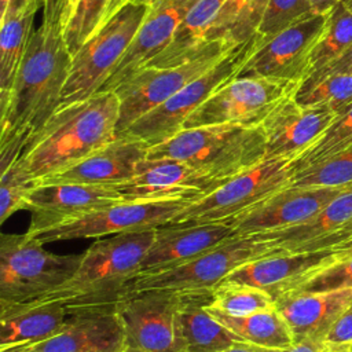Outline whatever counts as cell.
<instances>
[{
  "label": "cell",
  "mask_w": 352,
  "mask_h": 352,
  "mask_svg": "<svg viewBox=\"0 0 352 352\" xmlns=\"http://www.w3.org/2000/svg\"><path fill=\"white\" fill-rule=\"evenodd\" d=\"M270 0H248L227 33V40L242 44L256 36Z\"/></svg>",
  "instance_id": "cell-40"
},
{
  "label": "cell",
  "mask_w": 352,
  "mask_h": 352,
  "mask_svg": "<svg viewBox=\"0 0 352 352\" xmlns=\"http://www.w3.org/2000/svg\"><path fill=\"white\" fill-rule=\"evenodd\" d=\"M351 73H352V72H351Z\"/></svg>",
  "instance_id": "cell-57"
},
{
  "label": "cell",
  "mask_w": 352,
  "mask_h": 352,
  "mask_svg": "<svg viewBox=\"0 0 352 352\" xmlns=\"http://www.w3.org/2000/svg\"><path fill=\"white\" fill-rule=\"evenodd\" d=\"M208 308L231 316H243L276 308V301L261 287L226 279L212 290Z\"/></svg>",
  "instance_id": "cell-31"
},
{
  "label": "cell",
  "mask_w": 352,
  "mask_h": 352,
  "mask_svg": "<svg viewBox=\"0 0 352 352\" xmlns=\"http://www.w3.org/2000/svg\"><path fill=\"white\" fill-rule=\"evenodd\" d=\"M352 146V103L337 113L327 129L293 161L294 172Z\"/></svg>",
  "instance_id": "cell-36"
},
{
  "label": "cell",
  "mask_w": 352,
  "mask_h": 352,
  "mask_svg": "<svg viewBox=\"0 0 352 352\" xmlns=\"http://www.w3.org/2000/svg\"><path fill=\"white\" fill-rule=\"evenodd\" d=\"M29 232L0 236V305L43 296L66 282L81 254H55Z\"/></svg>",
  "instance_id": "cell-5"
},
{
  "label": "cell",
  "mask_w": 352,
  "mask_h": 352,
  "mask_svg": "<svg viewBox=\"0 0 352 352\" xmlns=\"http://www.w3.org/2000/svg\"><path fill=\"white\" fill-rule=\"evenodd\" d=\"M257 44V36H254L230 50L206 73L187 84L155 109L138 118L120 136L136 139L147 147L161 144L173 138L183 129L186 120L214 91L241 73Z\"/></svg>",
  "instance_id": "cell-7"
},
{
  "label": "cell",
  "mask_w": 352,
  "mask_h": 352,
  "mask_svg": "<svg viewBox=\"0 0 352 352\" xmlns=\"http://www.w3.org/2000/svg\"><path fill=\"white\" fill-rule=\"evenodd\" d=\"M147 158H172L228 180L265 160L260 125L217 124L182 129L169 140L148 147Z\"/></svg>",
  "instance_id": "cell-4"
},
{
  "label": "cell",
  "mask_w": 352,
  "mask_h": 352,
  "mask_svg": "<svg viewBox=\"0 0 352 352\" xmlns=\"http://www.w3.org/2000/svg\"><path fill=\"white\" fill-rule=\"evenodd\" d=\"M326 21L327 14H314L257 44L238 76L270 77L301 84L308 76L309 58Z\"/></svg>",
  "instance_id": "cell-14"
},
{
  "label": "cell",
  "mask_w": 352,
  "mask_h": 352,
  "mask_svg": "<svg viewBox=\"0 0 352 352\" xmlns=\"http://www.w3.org/2000/svg\"><path fill=\"white\" fill-rule=\"evenodd\" d=\"M323 352H352V348H346V346H330V345L324 344Z\"/></svg>",
  "instance_id": "cell-52"
},
{
  "label": "cell",
  "mask_w": 352,
  "mask_h": 352,
  "mask_svg": "<svg viewBox=\"0 0 352 352\" xmlns=\"http://www.w3.org/2000/svg\"><path fill=\"white\" fill-rule=\"evenodd\" d=\"M148 147L132 138L120 136L89 155L37 183H80L116 186L131 179L147 158ZM36 183V184H37Z\"/></svg>",
  "instance_id": "cell-22"
},
{
  "label": "cell",
  "mask_w": 352,
  "mask_h": 352,
  "mask_svg": "<svg viewBox=\"0 0 352 352\" xmlns=\"http://www.w3.org/2000/svg\"><path fill=\"white\" fill-rule=\"evenodd\" d=\"M78 309L62 304L0 305V351L37 344L60 330Z\"/></svg>",
  "instance_id": "cell-27"
},
{
  "label": "cell",
  "mask_w": 352,
  "mask_h": 352,
  "mask_svg": "<svg viewBox=\"0 0 352 352\" xmlns=\"http://www.w3.org/2000/svg\"><path fill=\"white\" fill-rule=\"evenodd\" d=\"M210 298L212 292L179 293L175 319L176 352H219L245 342L208 311Z\"/></svg>",
  "instance_id": "cell-26"
},
{
  "label": "cell",
  "mask_w": 352,
  "mask_h": 352,
  "mask_svg": "<svg viewBox=\"0 0 352 352\" xmlns=\"http://www.w3.org/2000/svg\"><path fill=\"white\" fill-rule=\"evenodd\" d=\"M235 235L234 227L228 223H168L160 226L135 276L155 274L184 264Z\"/></svg>",
  "instance_id": "cell-20"
},
{
  "label": "cell",
  "mask_w": 352,
  "mask_h": 352,
  "mask_svg": "<svg viewBox=\"0 0 352 352\" xmlns=\"http://www.w3.org/2000/svg\"><path fill=\"white\" fill-rule=\"evenodd\" d=\"M187 201H121L110 206L96 209L80 219L30 235L41 243H47L157 228L172 221L187 206Z\"/></svg>",
  "instance_id": "cell-12"
},
{
  "label": "cell",
  "mask_w": 352,
  "mask_h": 352,
  "mask_svg": "<svg viewBox=\"0 0 352 352\" xmlns=\"http://www.w3.org/2000/svg\"><path fill=\"white\" fill-rule=\"evenodd\" d=\"M293 175L292 160H264L256 166L228 179L210 194L188 202L169 223H227L287 187Z\"/></svg>",
  "instance_id": "cell-9"
},
{
  "label": "cell",
  "mask_w": 352,
  "mask_h": 352,
  "mask_svg": "<svg viewBox=\"0 0 352 352\" xmlns=\"http://www.w3.org/2000/svg\"><path fill=\"white\" fill-rule=\"evenodd\" d=\"M311 15L314 12L308 0H270L256 33L258 44Z\"/></svg>",
  "instance_id": "cell-37"
},
{
  "label": "cell",
  "mask_w": 352,
  "mask_h": 352,
  "mask_svg": "<svg viewBox=\"0 0 352 352\" xmlns=\"http://www.w3.org/2000/svg\"><path fill=\"white\" fill-rule=\"evenodd\" d=\"M121 201L114 186L37 183L23 199V209L32 213L26 232L36 234Z\"/></svg>",
  "instance_id": "cell-16"
},
{
  "label": "cell",
  "mask_w": 352,
  "mask_h": 352,
  "mask_svg": "<svg viewBox=\"0 0 352 352\" xmlns=\"http://www.w3.org/2000/svg\"><path fill=\"white\" fill-rule=\"evenodd\" d=\"M285 252L256 236H239L214 246L201 256L166 271L135 276L125 287V294L146 290L173 293L212 292L235 270L253 260Z\"/></svg>",
  "instance_id": "cell-6"
},
{
  "label": "cell",
  "mask_w": 352,
  "mask_h": 352,
  "mask_svg": "<svg viewBox=\"0 0 352 352\" xmlns=\"http://www.w3.org/2000/svg\"><path fill=\"white\" fill-rule=\"evenodd\" d=\"M65 0H45L44 3V14L48 16H60L63 10Z\"/></svg>",
  "instance_id": "cell-49"
},
{
  "label": "cell",
  "mask_w": 352,
  "mask_h": 352,
  "mask_svg": "<svg viewBox=\"0 0 352 352\" xmlns=\"http://www.w3.org/2000/svg\"><path fill=\"white\" fill-rule=\"evenodd\" d=\"M120 0H78L69 19L62 25L66 47L73 56L116 12Z\"/></svg>",
  "instance_id": "cell-33"
},
{
  "label": "cell",
  "mask_w": 352,
  "mask_h": 352,
  "mask_svg": "<svg viewBox=\"0 0 352 352\" xmlns=\"http://www.w3.org/2000/svg\"><path fill=\"white\" fill-rule=\"evenodd\" d=\"M351 186L352 184L342 187L287 186L227 223L234 227L235 234L239 236L283 230L312 217Z\"/></svg>",
  "instance_id": "cell-17"
},
{
  "label": "cell",
  "mask_w": 352,
  "mask_h": 352,
  "mask_svg": "<svg viewBox=\"0 0 352 352\" xmlns=\"http://www.w3.org/2000/svg\"><path fill=\"white\" fill-rule=\"evenodd\" d=\"M238 45L224 38L208 52L186 63L170 67H143L125 78L114 89L120 102L116 138L138 118L206 73L230 50Z\"/></svg>",
  "instance_id": "cell-10"
},
{
  "label": "cell",
  "mask_w": 352,
  "mask_h": 352,
  "mask_svg": "<svg viewBox=\"0 0 352 352\" xmlns=\"http://www.w3.org/2000/svg\"><path fill=\"white\" fill-rule=\"evenodd\" d=\"M118 109L114 91L59 106L28 140L18 165L34 183L66 169L116 139Z\"/></svg>",
  "instance_id": "cell-2"
},
{
  "label": "cell",
  "mask_w": 352,
  "mask_h": 352,
  "mask_svg": "<svg viewBox=\"0 0 352 352\" xmlns=\"http://www.w3.org/2000/svg\"><path fill=\"white\" fill-rule=\"evenodd\" d=\"M78 0H65V4H63V10H62V14H60V22L62 25L69 19V16L72 15L76 4H77Z\"/></svg>",
  "instance_id": "cell-50"
},
{
  "label": "cell",
  "mask_w": 352,
  "mask_h": 352,
  "mask_svg": "<svg viewBox=\"0 0 352 352\" xmlns=\"http://www.w3.org/2000/svg\"><path fill=\"white\" fill-rule=\"evenodd\" d=\"M345 287H352V256L345 258H336L331 263L319 267L318 270L304 276L285 294L327 292Z\"/></svg>",
  "instance_id": "cell-38"
},
{
  "label": "cell",
  "mask_w": 352,
  "mask_h": 352,
  "mask_svg": "<svg viewBox=\"0 0 352 352\" xmlns=\"http://www.w3.org/2000/svg\"><path fill=\"white\" fill-rule=\"evenodd\" d=\"M155 0H120L118 1V7H117V11L124 6V4H126V3H136V4H147V6H150V4H153Z\"/></svg>",
  "instance_id": "cell-51"
},
{
  "label": "cell",
  "mask_w": 352,
  "mask_h": 352,
  "mask_svg": "<svg viewBox=\"0 0 352 352\" xmlns=\"http://www.w3.org/2000/svg\"><path fill=\"white\" fill-rule=\"evenodd\" d=\"M150 6L124 4L72 56L67 80L62 91V104H69L99 92L114 66L128 50Z\"/></svg>",
  "instance_id": "cell-8"
},
{
  "label": "cell",
  "mask_w": 352,
  "mask_h": 352,
  "mask_svg": "<svg viewBox=\"0 0 352 352\" xmlns=\"http://www.w3.org/2000/svg\"><path fill=\"white\" fill-rule=\"evenodd\" d=\"M352 72V44L346 48V51L338 56L334 62H331L330 65L324 66L323 69L309 74L304 81H309V80H316L329 74H336V73H351Z\"/></svg>",
  "instance_id": "cell-43"
},
{
  "label": "cell",
  "mask_w": 352,
  "mask_h": 352,
  "mask_svg": "<svg viewBox=\"0 0 352 352\" xmlns=\"http://www.w3.org/2000/svg\"><path fill=\"white\" fill-rule=\"evenodd\" d=\"M208 311L248 344L280 351H287L294 345L293 333L278 308L243 316H231L210 308Z\"/></svg>",
  "instance_id": "cell-29"
},
{
  "label": "cell",
  "mask_w": 352,
  "mask_h": 352,
  "mask_svg": "<svg viewBox=\"0 0 352 352\" xmlns=\"http://www.w3.org/2000/svg\"><path fill=\"white\" fill-rule=\"evenodd\" d=\"M352 184V146L294 172L289 186L342 187Z\"/></svg>",
  "instance_id": "cell-35"
},
{
  "label": "cell",
  "mask_w": 352,
  "mask_h": 352,
  "mask_svg": "<svg viewBox=\"0 0 352 352\" xmlns=\"http://www.w3.org/2000/svg\"><path fill=\"white\" fill-rule=\"evenodd\" d=\"M351 44L352 11L348 10L344 3H341L327 14L323 32L316 41L309 58L308 76L334 62L346 51Z\"/></svg>",
  "instance_id": "cell-32"
},
{
  "label": "cell",
  "mask_w": 352,
  "mask_h": 352,
  "mask_svg": "<svg viewBox=\"0 0 352 352\" xmlns=\"http://www.w3.org/2000/svg\"><path fill=\"white\" fill-rule=\"evenodd\" d=\"M300 82L270 77L236 76L214 91L184 122L183 129L217 124L260 125L285 98L296 94Z\"/></svg>",
  "instance_id": "cell-11"
},
{
  "label": "cell",
  "mask_w": 352,
  "mask_h": 352,
  "mask_svg": "<svg viewBox=\"0 0 352 352\" xmlns=\"http://www.w3.org/2000/svg\"><path fill=\"white\" fill-rule=\"evenodd\" d=\"M7 6H8V0H0V19H1L3 15L6 14Z\"/></svg>",
  "instance_id": "cell-53"
},
{
  "label": "cell",
  "mask_w": 352,
  "mask_h": 352,
  "mask_svg": "<svg viewBox=\"0 0 352 352\" xmlns=\"http://www.w3.org/2000/svg\"><path fill=\"white\" fill-rule=\"evenodd\" d=\"M314 14H329L336 6L344 3L345 0H308Z\"/></svg>",
  "instance_id": "cell-46"
},
{
  "label": "cell",
  "mask_w": 352,
  "mask_h": 352,
  "mask_svg": "<svg viewBox=\"0 0 352 352\" xmlns=\"http://www.w3.org/2000/svg\"><path fill=\"white\" fill-rule=\"evenodd\" d=\"M246 3L248 0H226L208 30V41L226 38L230 28Z\"/></svg>",
  "instance_id": "cell-41"
},
{
  "label": "cell",
  "mask_w": 352,
  "mask_h": 352,
  "mask_svg": "<svg viewBox=\"0 0 352 352\" xmlns=\"http://www.w3.org/2000/svg\"><path fill=\"white\" fill-rule=\"evenodd\" d=\"M36 183L14 162L6 172L0 173V224L15 212L23 209V199Z\"/></svg>",
  "instance_id": "cell-39"
},
{
  "label": "cell",
  "mask_w": 352,
  "mask_h": 352,
  "mask_svg": "<svg viewBox=\"0 0 352 352\" xmlns=\"http://www.w3.org/2000/svg\"><path fill=\"white\" fill-rule=\"evenodd\" d=\"M70 65L60 16L43 15L40 26L32 32L11 91L0 103L1 154H21L60 106Z\"/></svg>",
  "instance_id": "cell-1"
},
{
  "label": "cell",
  "mask_w": 352,
  "mask_h": 352,
  "mask_svg": "<svg viewBox=\"0 0 352 352\" xmlns=\"http://www.w3.org/2000/svg\"><path fill=\"white\" fill-rule=\"evenodd\" d=\"M116 352H129V351H126L125 348H121V349H118V351H116Z\"/></svg>",
  "instance_id": "cell-56"
},
{
  "label": "cell",
  "mask_w": 352,
  "mask_h": 352,
  "mask_svg": "<svg viewBox=\"0 0 352 352\" xmlns=\"http://www.w3.org/2000/svg\"><path fill=\"white\" fill-rule=\"evenodd\" d=\"M179 293L146 290L125 294L114 304L122 333V348L129 352H176L175 319Z\"/></svg>",
  "instance_id": "cell-13"
},
{
  "label": "cell",
  "mask_w": 352,
  "mask_h": 352,
  "mask_svg": "<svg viewBox=\"0 0 352 352\" xmlns=\"http://www.w3.org/2000/svg\"><path fill=\"white\" fill-rule=\"evenodd\" d=\"M336 260L331 249L314 252H279L235 270L227 279L267 290L275 300L294 287L304 276Z\"/></svg>",
  "instance_id": "cell-24"
},
{
  "label": "cell",
  "mask_w": 352,
  "mask_h": 352,
  "mask_svg": "<svg viewBox=\"0 0 352 352\" xmlns=\"http://www.w3.org/2000/svg\"><path fill=\"white\" fill-rule=\"evenodd\" d=\"M157 228L98 238L84 253L74 274L54 290L19 304H62L70 309L114 307L138 274Z\"/></svg>",
  "instance_id": "cell-3"
},
{
  "label": "cell",
  "mask_w": 352,
  "mask_h": 352,
  "mask_svg": "<svg viewBox=\"0 0 352 352\" xmlns=\"http://www.w3.org/2000/svg\"><path fill=\"white\" fill-rule=\"evenodd\" d=\"M224 182L227 180L209 176L179 160L144 158L131 179L114 187L122 201L129 202H192L210 194Z\"/></svg>",
  "instance_id": "cell-15"
},
{
  "label": "cell",
  "mask_w": 352,
  "mask_h": 352,
  "mask_svg": "<svg viewBox=\"0 0 352 352\" xmlns=\"http://www.w3.org/2000/svg\"><path fill=\"white\" fill-rule=\"evenodd\" d=\"M294 99L304 106H326L340 113L352 103V73H336L302 81Z\"/></svg>",
  "instance_id": "cell-34"
},
{
  "label": "cell",
  "mask_w": 352,
  "mask_h": 352,
  "mask_svg": "<svg viewBox=\"0 0 352 352\" xmlns=\"http://www.w3.org/2000/svg\"><path fill=\"white\" fill-rule=\"evenodd\" d=\"M33 1H36V0H8V6H7V10H6V14L0 19V23L4 19L12 18V16L21 14L22 11H25Z\"/></svg>",
  "instance_id": "cell-45"
},
{
  "label": "cell",
  "mask_w": 352,
  "mask_h": 352,
  "mask_svg": "<svg viewBox=\"0 0 352 352\" xmlns=\"http://www.w3.org/2000/svg\"><path fill=\"white\" fill-rule=\"evenodd\" d=\"M334 252L336 258H345V257H351L352 256V235L349 238H346L345 241L334 245L333 248H330Z\"/></svg>",
  "instance_id": "cell-48"
},
{
  "label": "cell",
  "mask_w": 352,
  "mask_h": 352,
  "mask_svg": "<svg viewBox=\"0 0 352 352\" xmlns=\"http://www.w3.org/2000/svg\"><path fill=\"white\" fill-rule=\"evenodd\" d=\"M324 344L352 348V307L331 326L324 337Z\"/></svg>",
  "instance_id": "cell-42"
},
{
  "label": "cell",
  "mask_w": 352,
  "mask_h": 352,
  "mask_svg": "<svg viewBox=\"0 0 352 352\" xmlns=\"http://www.w3.org/2000/svg\"><path fill=\"white\" fill-rule=\"evenodd\" d=\"M226 0H198L184 15L168 47L144 67H170L201 56L221 40L208 41V30Z\"/></svg>",
  "instance_id": "cell-28"
},
{
  "label": "cell",
  "mask_w": 352,
  "mask_h": 352,
  "mask_svg": "<svg viewBox=\"0 0 352 352\" xmlns=\"http://www.w3.org/2000/svg\"><path fill=\"white\" fill-rule=\"evenodd\" d=\"M198 0H155L128 50L114 66L99 92H110L125 78L143 69L170 43L176 28Z\"/></svg>",
  "instance_id": "cell-19"
},
{
  "label": "cell",
  "mask_w": 352,
  "mask_h": 352,
  "mask_svg": "<svg viewBox=\"0 0 352 352\" xmlns=\"http://www.w3.org/2000/svg\"><path fill=\"white\" fill-rule=\"evenodd\" d=\"M44 3L45 0H36L21 14L0 23V103L7 99L11 91L29 38L34 30L36 12Z\"/></svg>",
  "instance_id": "cell-30"
},
{
  "label": "cell",
  "mask_w": 352,
  "mask_h": 352,
  "mask_svg": "<svg viewBox=\"0 0 352 352\" xmlns=\"http://www.w3.org/2000/svg\"><path fill=\"white\" fill-rule=\"evenodd\" d=\"M323 348H324V340L305 338L294 342V345L289 348L286 352H323Z\"/></svg>",
  "instance_id": "cell-44"
},
{
  "label": "cell",
  "mask_w": 352,
  "mask_h": 352,
  "mask_svg": "<svg viewBox=\"0 0 352 352\" xmlns=\"http://www.w3.org/2000/svg\"><path fill=\"white\" fill-rule=\"evenodd\" d=\"M344 6H345L348 10L352 11V0H345V1H344Z\"/></svg>",
  "instance_id": "cell-55"
},
{
  "label": "cell",
  "mask_w": 352,
  "mask_h": 352,
  "mask_svg": "<svg viewBox=\"0 0 352 352\" xmlns=\"http://www.w3.org/2000/svg\"><path fill=\"white\" fill-rule=\"evenodd\" d=\"M337 113L326 106L300 104L294 95L280 100L260 122L265 160L294 161L327 129Z\"/></svg>",
  "instance_id": "cell-18"
},
{
  "label": "cell",
  "mask_w": 352,
  "mask_h": 352,
  "mask_svg": "<svg viewBox=\"0 0 352 352\" xmlns=\"http://www.w3.org/2000/svg\"><path fill=\"white\" fill-rule=\"evenodd\" d=\"M275 301L294 342L305 338L324 340L331 326L352 307V287L285 294Z\"/></svg>",
  "instance_id": "cell-25"
},
{
  "label": "cell",
  "mask_w": 352,
  "mask_h": 352,
  "mask_svg": "<svg viewBox=\"0 0 352 352\" xmlns=\"http://www.w3.org/2000/svg\"><path fill=\"white\" fill-rule=\"evenodd\" d=\"M344 235H345V239L352 235V221L344 228ZM345 239H344V241H345Z\"/></svg>",
  "instance_id": "cell-54"
},
{
  "label": "cell",
  "mask_w": 352,
  "mask_h": 352,
  "mask_svg": "<svg viewBox=\"0 0 352 352\" xmlns=\"http://www.w3.org/2000/svg\"><path fill=\"white\" fill-rule=\"evenodd\" d=\"M219 352H286V351L271 349V348H264V346L243 342V344H238V345H234L231 348H227V349L219 351Z\"/></svg>",
  "instance_id": "cell-47"
},
{
  "label": "cell",
  "mask_w": 352,
  "mask_h": 352,
  "mask_svg": "<svg viewBox=\"0 0 352 352\" xmlns=\"http://www.w3.org/2000/svg\"><path fill=\"white\" fill-rule=\"evenodd\" d=\"M121 348L122 333L114 307H103L78 309L63 330L44 341L0 352H116Z\"/></svg>",
  "instance_id": "cell-21"
},
{
  "label": "cell",
  "mask_w": 352,
  "mask_h": 352,
  "mask_svg": "<svg viewBox=\"0 0 352 352\" xmlns=\"http://www.w3.org/2000/svg\"><path fill=\"white\" fill-rule=\"evenodd\" d=\"M351 221L352 186L305 221L253 236L278 246L285 252L324 250L345 239L344 228Z\"/></svg>",
  "instance_id": "cell-23"
}]
</instances>
